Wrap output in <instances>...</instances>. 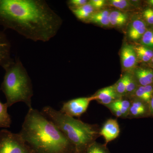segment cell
Listing matches in <instances>:
<instances>
[{
  "mask_svg": "<svg viewBox=\"0 0 153 153\" xmlns=\"http://www.w3.org/2000/svg\"><path fill=\"white\" fill-rule=\"evenodd\" d=\"M14 62L11 56L10 43L6 34L0 31V66L6 69Z\"/></svg>",
  "mask_w": 153,
  "mask_h": 153,
  "instance_id": "8",
  "label": "cell"
},
{
  "mask_svg": "<svg viewBox=\"0 0 153 153\" xmlns=\"http://www.w3.org/2000/svg\"><path fill=\"white\" fill-rule=\"evenodd\" d=\"M138 59L143 62H150L153 57V50L142 45L134 46Z\"/></svg>",
  "mask_w": 153,
  "mask_h": 153,
  "instance_id": "17",
  "label": "cell"
},
{
  "mask_svg": "<svg viewBox=\"0 0 153 153\" xmlns=\"http://www.w3.org/2000/svg\"><path fill=\"white\" fill-rule=\"evenodd\" d=\"M108 10H104L94 13L87 22L102 26L108 27L110 25L109 15Z\"/></svg>",
  "mask_w": 153,
  "mask_h": 153,
  "instance_id": "15",
  "label": "cell"
},
{
  "mask_svg": "<svg viewBox=\"0 0 153 153\" xmlns=\"http://www.w3.org/2000/svg\"><path fill=\"white\" fill-rule=\"evenodd\" d=\"M140 44L153 50V28L147 30L141 38Z\"/></svg>",
  "mask_w": 153,
  "mask_h": 153,
  "instance_id": "23",
  "label": "cell"
},
{
  "mask_svg": "<svg viewBox=\"0 0 153 153\" xmlns=\"http://www.w3.org/2000/svg\"><path fill=\"white\" fill-rule=\"evenodd\" d=\"M62 24L44 0H0V26L27 39L47 42L56 36Z\"/></svg>",
  "mask_w": 153,
  "mask_h": 153,
  "instance_id": "1",
  "label": "cell"
},
{
  "mask_svg": "<svg viewBox=\"0 0 153 153\" xmlns=\"http://www.w3.org/2000/svg\"><path fill=\"white\" fill-rule=\"evenodd\" d=\"M73 13L79 20L83 22H87L88 19L94 13V10L88 3L78 8L71 10Z\"/></svg>",
  "mask_w": 153,
  "mask_h": 153,
  "instance_id": "16",
  "label": "cell"
},
{
  "mask_svg": "<svg viewBox=\"0 0 153 153\" xmlns=\"http://www.w3.org/2000/svg\"><path fill=\"white\" fill-rule=\"evenodd\" d=\"M84 153H111L106 145L94 142L88 146Z\"/></svg>",
  "mask_w": 153,
  "mask_h": 153,
  "instance_id": "24",
  "label": "cell"
},
{
  "mask_svg": "<svg viewBox=\"0 0 153 153\" xmlns=\"http://www.w3.org/2000/svg\"><path fill=\"white\" fill-rule=\"evenodd\" d=\"M109 18L117 19H128V15L122 11L114 10L110 12Z\"/></svg>",
  "mask_w": 153,
  "mask_h": 153,
  "instance_id": "29",
  "label": "cell"
},
{
  "mask_svg": "<svg viewBox=\"0 0 153 153\" xmlns=\"http://www.w3.org/2000/svg\"><path fill=\"white\" fill-rule=\"evenodd\" d=\"M142 19L149 25H153V9L148 7L143 11Z\"/></svg>",
  "mask_w": 153,
  "mask_h": 153,
  "instance_id": "25",
  "label": "cell"
},
{
  "mask_svg": "<svg viewBox=\"0 0 153 153\" xmlns=\"http://www.w3.org/2000/svg\"><path fill=\"white\" fill-rule=\"evenodd\" d=\"M8 108L6 103L0 101V128H7L10 127L12 120L8 113Z\"/></svg>",
  "mask_w": 153,
  "mask_h": 153,
  "instance_id": "18",
  "label": "cell"
},
{
  "mask_svg": "<svg viewBox=\"0 0 153 153\" xmlns=\"http://www.w3.org/2000/svg\"><path fill=\"white\" fill-rule=\"evenodd\" d=\"M127 76L128 73L126 72L114 85L117 93L122 97L126 96Z\"/></svg>",
  "mask_w": 153,
  "mask_h": 153,
  "instance_id": "22",
  "label": "cell"
},
{
  "mask_svg": "<svg viewBox=\"0 0 153 153\" xmlns=\"http://www.w3.org/2000/svg\"><path fill=\"white\" fill-rule=\"evenodd\" d=\"M120 128L116 119H109L105 122L100 129V134L103 137L105 144L116 139L119 136Z\"/></svg>",
  "mask_w": 153,
  "mask_h": 153,
  "instance_id": "9",
  "label": "cell"
},
{
  "mask_svg": "<svg viewBox=\"0 0 153 153\" xmlns=\"http://www.w3.org/2000/svg\"><path fill=\"white\" fill-rule=\"evenodd\" d=\"M130 100V108L128 117H143L150 115L149 104L137 99Z\"/></svg>",
  "mask_w": 153,
  "mask_h": 153,
  "instance_id": "12",
  "label": "cell"
},
{
  "mask_svg": "<svg viewBox=\"0 0 153 153\" xmlns=\"http://www.w3.org/2000/svg\"><path fill=\"white\" fill-rule=\"evenodd\" d=\"M95 100L94 95L71 100L63 103L60 111L71 117H79L86 112L91 102Z\"/></svg>",
  "mask_w": 153,
  "mask_h": 153,
  "instance_id": "6",
  "label": "cell"
},
{
  "mask_svg": "<svg viewBox=\"0 0 153 153\" xmlns=\"http://www.w3.org/2000/svg\"><path fill=\"white\" fill-rule=\"evenodd\" d=\"M34 153H73L75 148L41 111L29 109L19 133Z\"/></svg>",
  "mask_w": 153,
  "mask_h": 153,
  "instance_id": "2",
  "label": "cell"
},
{
  "mask_svg": "<svg viewBox=\"0 0 153 153\" xmlns=\"http://www.w3.org/2000/svg\"><path fill=\"white\" fill-rule=\"evenodd\" d=\"M119 108L122 113L123 118H127L131 106V100L129 99L122 97L113 102Z\"/></svg>",
  "mask_w": 153,
  "mask_h": 153,
  "instance_id": "21",
  "label": "cell"
},
{
  "mask_svg": "<svg viewBox=\"0 0 153 153\" xmlns=\"http://www.w3.org/2000/svg\"><path fill=\"white\" fill-rule=\"evenodd\" d=\"M41 111L62 132L78 152L85 153L88 146L100 136V129L97 125L85 123L52 107H44Z\"/></svg>",
  "mask_w": 153,
  "mask_h": 153,
  "instance_id": "3",
  "label": "cell"
},
{
  "mask_svg": "<svg viewBox=\"0 0 153 153\" xmlns=\"http://www.w3.org/2000/svg\"><path fill=\"white\" fill-rule=\"evenodd\" d=\"M134 76L139 85L153 84V70L150 68H136L133 71Z\"/></svg>",
  "mask_w": 153,
  "mask_h": 153,
  "instance_id": "13",
  "label": "cell"
},
{
  "mask_svg": "<svg viewBox=\"0 0 153 153\" xmlns=\"http://www.w3.org/2000/svg\"><path fill=\"white\" fill-rule=\"evenodd\" d=\"M146 2L149 5V7L153 9V0H148L146 1Z\"/></svg>",
  "mask_w": 153,
  "mask_h": 153,
  "instance_id": "32",
  "label": "cell"
},
{
  "mask_svg": "<svg viewBox=\"0 0 153 153\" xmlns=\"http://www.w3.org/2000/svg\"><path fill=\"white\" fill-rule=\"evenodd\" d=\"M1 89L6 97L8 107L19 102L25 103L29 109L33 108V84L26 68L19 58L6 69Z\"/></svg>",
  "mask_w": 153,
  "mask_h": 153,
  "instance_id": "4",
  "label": "cell"
},
{
  "mask_svg": "<svg viewBox=\"0 0 153 153\" xmlns=\"http://www.w3.org/2000/svg\"><path fill=\"white\" fill-rule=\"evenodd\" d=\"M146 24L142 18H137L131 23L128 30V36L133 41L140 40L146 32Z\"/></svg>",
  "mask_w": 153,
  "mask_h": 153,
  "instance_id": "11",
  "label": "cell"
},
{
  "mask_svg": "<svg viewBox=\"0 0 153 153\" xmlns=\"http://www.w3.org/2000/svg\"><path fill=\"white\" fill-rule=\"evenodd\" d=\"M94 95L95 97V100L105 106L122 97L117 93L114 85L100 89Z\"/></svg>",
  "mask_w": 153,
  "mask_h": 153,
  "instance_id": "10",
  "label": "cell"
},
{
  "mask_svg": "<svg viewBox=\"0 0 153 153\" xmlns=\"http://www.w3.org/2000/svg\"><path fill=\"white\" fill-rule=\"evenodd\" d=\"M128 19H117L109 18L110 25L114 27H123L127 22Z\"/></svg>",
  "mask_w": 153,
  "mask_h": 153,
  "instance_id": "27",
  "label": "cell"
},
{
  "mask_svg": "<svg viewBox=\"0 0 153 153\" xmlns=\"http://www.w3.org/2000/svg\"><path fill=\"white\" fill-rule=\"evenodd\" d=\"M73 153H79L78 152H76V151H75V152H73Z\"/></svg>",
  "mask_w": 153,
  "mask_h": 153,
  "instance_id": "34",
  "label": "cell"
},
{
  "mask_svg": "<svg viewBox=\"0 0 153 153\" xmlns=\"http://www.w3.org/2000/svg\"><path fill=\"white\" fill-rule=\"evenodd\" d=\"M0 153H34L20 134L7 129L0 131Z\"/></svg>",
  "mask_w": 153,
  "mask_h": 153,
  "instance_id": "5",
  "label": "cell"
},
{
  "mask_svg": "<svg viewBox=\"0 0 153 153\" xmlns=\"http://www.w3.org/2000/svg\"><path fill=\"white\" fill-rule=\"evenodd\" d=\"M121 61L123 69L127 72H132L136 68L138 58L134 47L125 44L120 52Z\"/></svg>",
  "mask_w": 153,
  "mask_h": 153,
  "instance_id": "7",
  "label": "cell"
},
{
  "mask_svg": "<svg viewBox=\"0 0 153 153\" xmlns=\"http://www.w3.org/2000/svg\"><path fill=\"white\" fill-rule=\"evenodd\" d=\"M108 3L110 5L123 12L130 11L133 9V5L131 2L127 0H111Z\"/></svg>",
  "mask_w": 153,
  "mask_h": 153,
  "instance_id": "19",
  "label": "cell"
},
{
  "mask_svg": "<svg viewBox=\"0 0 153 153\" xmlns=\"http://www.w3.org/2000/svg\"><path fill=\"white\" fill-rule=\"evenodd\" d=\"M106 1L105 0H91L88 3L93 7L94 10H99L103 8L105 5Z\"/></svg>",
  "mask_w": 153,
  "mask_h": 153,
  "instance_id": "28",
  "label": "cell"
},
{
  "mask_svg": "<svg viewBox=\"0 0 153 153\" xmlns=\"http://www.w3.org/2000/svg\"><path fill=\"white\" fill-rule=\"evenodd\" d=\"M127 81L126 88V97H128L134 92L137 88L139 86L132 72H127Z\"/></svg>",
  "mask_w": 153,
  "mask_h": 153,
  "instance_id": "20",
  "label": "cell"
},
{
  "mask_svg": "<svg viewBox=\"0 0 153 153\" xmlns=\"http://www.w3.org/2000/svg\"><path fill=\"white\" fill-rule=\"evenodd\" d=\"M150 62L151 64H152V66H153V57L152 58V60H151Z\"/></svg>",
  "mask_w": 153,
  "mask_h": 153,
  "instance_id": "33",
  "label": "cell"
},
{
  "mask_svg": "<svg viewBox=\"0 0 153 153\" xmlns=\"http://www.w3.org/2000/svg\"><path fill=\"white\" fill-rule=\"evenodd\" d=\"M153 96V84H152L146 86L139 85L128 98L130 100L137 99L149 104Z\"/></svg>",
  "mask_w": 153,
  "mask_h": 153,
  "instance_id": "14",
  "label": "cell"
},
{
  "mask_svg": "<svg viewBox=\"0 0 153 153\" xmlns=\"http://www.w3.org/2000/svg\"><path fill=\"white\" fill-rule=\"evenodd\" d=\"M149 110L150 115L153 117V96L149 103Z\"/></svg>",
  "mask_w": 153,
  "mask_h": 153,
  "instance_id": "31",
  "label": "cell"
},
{
  "mask_svg": "<svg viewBox=\"0 0 153 153\" xmlns=\"http://www.w3.org/2000/svg\"><path fill=\"white\" fill-rule=\"evenodd\" d=\"M87 0H70L68 2L69 8L71 10L78 8L88 3Z\"/></svg>",
  "mask_w": 153,
  "mask_h": 153,
  "instance_id": "26",
  "label": "cell"
},
{
  "mask_svg": "<svg viewBox=\"0 0 153 153\" xmlns=\"http://www.w3.org/2000/svg\"><path fill=\"white\" fill-rule=\"evenodd\" d=\"M105 106L108 108L112 112L113 114H114L117 117L123 118V116L120 109L113 102L111 104Z\"/></svg>",
  "mask_w": 153,
  "mask_h": 153,
  "instance_id": "30",
  "label": "cell"
}]
</instances>
